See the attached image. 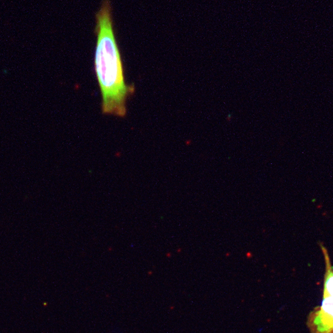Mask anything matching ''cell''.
Segmentation results:
<instances>
[{
  "label": "cell",
  "instance_id": "cell-1",
  "mask_svg": "<svg viewBox=\"0 0 333 333\" xmlns=\"http://www.w3.org/2000/svg\"><path fill=\"white\" fill-rule=\"evenodd\" d=\"M97 36L94 68L102 94L104 114L124 117L126 101L134 93L133 85H127L122 61L115 36L110 0H103L96 14Z\"/></svg>",
  "mask_w": 333,
  "mask_h": 333
},
{
  "label": "cell",
  "instance_id": "cell-3",
  "mask_svg": "<svg viewBox=\"0 0 333 333\" xmlns=\"http://www.w3.org/2000/svg\"><path fill=\"white\" fill-rule=\"evenodd\" d=\"M319 246L324 256L326 265L323 298L328 297H333V267L331 265V259L327 249L324 246L322 243H320Z\"/></svg>",
  "mask_w": 333,
  "mask_h": 333
},
{
  "label": "cell",
  "instance_id": "cell-2",
  "mask_svg": "<svg viewBox=\"0 0 333 333\" xmlns=\"http://www.w3.org/2000/svg\"><path fill=\"white\" fill-rule=\"evenodd\" d=\"M307 326L311 333H333V297L323 298L321 305L310 313Z\"/></svg>",
  "mask_w": 333,
  "mask_h": 333
}]
</instances>
